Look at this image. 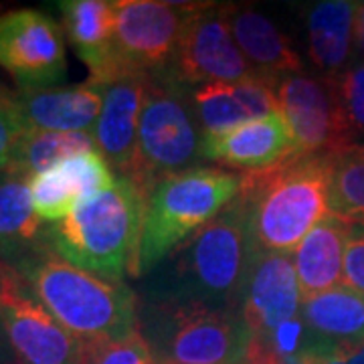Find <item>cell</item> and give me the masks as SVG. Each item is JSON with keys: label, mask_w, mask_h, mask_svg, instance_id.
<instances>
[{"label": "cell", "mask_w": 364, "mask_h": 364, "mask_svg": "<svg viewBox=\"0 0 364 364\" xmlns=\"http://www.w3.org/2000/svg\"><path fill=\"white\" fill-rule=\"evenodd\" d=\"M259 251L247 200L239 193L213 221L146 273L140 304H188L241 314Z\"/></svg>", "instance_id": "cell-1"}, {"label": "cell", "mask_w": 364, "mask_h": 364, "mask_svg": "<svg viewBox=\"0 0 364 364\" xmlns=\"http://www.w3.org/2000/svg\"><path fill=\"white\" fill-rule=\"evenodd\" d=\"M14 273L83 346L119 342L140 330V299L126 282H105L79 269L63 259L51 243Z\"/></svg>", "instance_id": "cell-2"}, {"label": "cell", "mask_w": 364, "mask_h": 364, "mask_svg": "<svg viewBox=\"0 0 364 364\" xmlns=\"http://www.w3.org/2000/svg\"><path fill=\"white\" fill-rule=\"evenodd\" d=\"M148 195L126 176L104 195L79 205L63 221L49 225L51 247L83 272L124 284L140 277V241Z\"/></svg>", "instance_id": "cell-3"}, {"label": "cell", "mask_w": 364, "mask_h": 364, "mask_svg": "<svg viewBox=\"0 0 364 364\" xmlns=\"http://www.w3.org/2000/svg\"><path fill=\"white\" fill-rule=\"evenodd\" d=\"M332 154L287 158L259 172H245L241 195L261 251L291 253L330 215Z\"/></svg>", "instance_id": "cell-4"}, {"label": "cell", "mask_w": 364, "mask_h": 364, "mask_svg": "<svg viewBox=\"0 0 364 364\" xmlns=\"http://www.w3.org/2000/svg\"><path fill=\"white\" fill-rule=\"evenodd\" d=\"M243 174L196 166L168 176L148 193L140 241V275L152 272L237 198Z\"/></svg>", "instance_id": "cell-5"}, {"label": "cell", "mask_w": 364, "mask_h": 364, "mask_svg": "<svg viewBox=\"0 0 364 364\" xmlns=\"http://www.w3.org/2000/svg\"><path fill=\"white\" fill-rule=\"evenodd\" d=\"M198 160H203V130L193 104V91L168 71L148 75L138 148L126 178L148 195L164 178L196 168Z\"/></svg>", "instance_id": "cell-6"}, {"label": "cell", "mask_w": 364, "mask_h": 364, "mask_svg": "<svg viewBox=\"0 0 364 364\" xmlns=\"http://www.w3.org/2000/svg\"><path fill=\"white\" fill-rule=\"evenodd\" d=\"M140 332L156 364H245L253 332L239 312L140 304Z\"/></svg>", "instance_id": "cell-7"}, {"label": "cell", "mask_w": 364, "mask_h": 364, "mask_svg": "<svg viewBox=\"0 0 364 364\" xmlns=\"http://www.w3.org/2000/svg\"><path fill=\"white\" fill-rule=\"evenodd\" d=\"M198 6L195 2L116 0V81L154 75L170 67L182 33Z\"/></svg>", "instance_id": "cell-8"}, {"label": "cell", "mask_w": 364, "mask_h": 364, "mask_svg": "<svg viewBox=\"0 0 364 364\" xmlns=\"http://www.w3.org/2000/svg\"><path fill=\"white\" fill-rule=\"evenodd\" d=\"M164 71L191 90L253 77L255 71L233 37L231 4H200L182 33L172 63Z\"/></svg>", "instance_id": "cell-9"}, {"label": "cell", "mask_w": 364, "mask_h": 364, "mask_svg": "<svg viewBox=\"0 0 364 364\" xmlns=\"http://www.w3.org/2000/svg\"><path fill=\"white\" fill-rule=\"evenodd\" d=\"M0 318L14 364H83L85 346L0 263Z\"/></svg>", "instance_id": "cell-10"}, {"label": "cell", "mask_w": 364, "mask_h": 364, "mask_svg": "<svg viewBox=\"0 0 364 364\" xmlns=\"http://www.w3.org/2000/svg\"><path fill=\"white\" fill-rule=\"evenodd\" d=\"M0 67L23 90L63 81L67 57L61 26L33 9L0 14Z\"/></svg>", "instance_id": "cell-11"}, {"label": "cell", "mask_w": 364, "mask_h": 364, "mask_svg": "<svg viewBox=\"0 0 364 364\" xmlns=\"http://www.w3.org/2000/svg\"><path fill=\"white\" fill-rule=\"evenodd\" d=\"M277 97L298 154H336L350 146L330 79L306 73L289 75L279 81Z\"/></svg>", "instance_id": "cell-12"}, {"label": "cell", "mask_w": 364, "mask_h": 364, "mask_svg": "<svg viewBox=\"0 0 364 364\" xmlns=\"http://www.w3.org/2000/svg\"><path fill=\"white\" fill-rule=\"evenodd\" d=\"M301 308L294 253L259 251L241 299V316L253 336L272 342L273 336L298 320Z\"/></svg>", "instance_id": "cell-13"}, {"label": "cell", "mask_w": 364, "mask_h": 364, "mask_svg": "<svg viewBox=\"0 0 364 364\" xmlns=\"http://www.w3.org/2000/svg\"><path fill=\"white\" fill-rule=\"evenodd\" d=\"M116 181L107 160L97 150H90L31 176L26 184L37 217L45 225H55L69 217L79 205L104 195Z\"/></svg>", "instance_id": "cell-14"}, {"label": "cell", "mask_w": 364, "mask_h": 364, "mask_svg": "<svg viewBox=\"0 0 364 364\" xmlns=\"http://www.w3.org/2000/svg\"><path fill=\"white\" fill-rule=\"evenodd\" d=\"M298 154L294 134L284 114L257 117L233 130L203 138V158L217 164L259 172Z\"/></svg>", "instance_id": "cell-15"}, {"label": "cell", "mask_w": 364, "mask_h": 364, "mask_svg": "<svg viewBox=\"0 0 364 364\" xmlns=\"http://www.w3.org/2000/svg\"><path fill=\"white\" fill-rule=\"evenodd\" d=\"M105 87L93 81L63 87L14 90V105L25 130L91 132L104 107Z\"/></svg>", "instance_id": "cell-16"}, {"label": "cell", "mask_w": 364, "mask_h": 364, "mask_svg": "<svg viewBox=\"0 0 364 364\" xmlns=\"http://www.w3.org/2000/svg\"><path fill=\"white\" fill-rule=\"evenodd\" d=\"M277 87V81L261 75L235 83H208L195 87L193 104L203 138L233 130L257 117L282 114Z\"/></svg>", "instance_id": "cell-17"}, {"label": "cell", "mask_w": 364, "mask_h": 364, "mask_svg": "<svg viewBox=\"0 0 364 364\" xmlns=\"http://www.w3.org/2000/svg\"><path fill=\"white\" fill-rule=\"evenodd\" d=\"M301 350L352 352L364 344V294L346 284L301 299Z\"/></svg>", "instance_id": "cell-18"}, {"label": "cell", "mask_w": 364, "mask_h": 364, "mask_svg": "<svg viewBox=\"0 0 364 364\" xmlns=\"http://www.w3.org/2000/svg\"><path fill=\"white\" fill-rule=\"evenodd\" d=\"M148 75L126 77L105 85L104 107L91 130L95 148L119 176H128L136 148Z\"/></svg>", "instance_id": "cell-19"}, {"label": "cell", "mask_w": 364, "mask_h": 364, "mask_svg": "<svg viewBox=\"0 0 364 364\" xmlns=\"http://www.w3.org/2000/svg\"><path fill=\"white\" fill-rule=\"evenodd\" d=\"M63 28L77 57L90 69V81L109 85L116 81L114 63V0H65L59 2Z\"/></svg>", "instance_id": "cell-20"}, {"label": "cell", "mask_w": 364, "mask_h": 364, "mask_svg": "<svg viewBox=\"0 0 364 364\" xmlns=\"http://www.w3.org/2000/svg\"><path fill=\"white\" fill-rule=\"evenodd\" d=\"M352 229L334 215H328L294 249L301 299L344 286V259Z\"/></svg>", "instance_id": "cell-21"}, {"label": "cell", "mask_w": 364, "mask_h": 364, "mask_svg": "<svg viewBox=\"0 0 364 364\" xmlns=\"http://www.w3.org/2000/svg\"><path fill=\"white\" fill-rule=\"evenodd\" d=\"M49 245V225L33 208L25 178L0 174V263L14 272Z\"/></svg>", "instance_id": "cell-22"}, {"label": "cell", "mask_w": 364, "mask_h": 364, "mask_svg": "<svg viewBox=\"0 0 364 364\" xmlns=\"http://www.w3.org/2000/svg\"><path fill=\"white\" fill-rule=\"evenodd\" d=\"M231 28L255 75L279 83L289 75L301 73L299 55L267 16L247 6L231 4Z\"/></svg>", "instance_id": "cell-23"}, {"label": "cell", "mask_w": 364, "mask_h": 364, "mask_svg": "<svg viewBox=\"0 0 364 364\" xmlns=\"http://www.w3.org/2000/svg\"><path fill=\"white\" fill-rule=\"evenodd\" d=\"M358 2L324 0L308 13L310 59L324 79L340 77L350 65Z\"/></svg>", "instance_id": "cell-24"}, {"label": "cell", "mask_w": 364, "mask_h": 364, "mask_svg": "<svg viewBox=\"0 0 364 364\" xmlns=\"http://www.w3.org/2000/svg\"><path fill=\"white\" fill-rule=\"evenodd\" d=\"M95 148L91 132L26 130L14 150L13 162L4 174L28 181L31 176Z\"/></svg>", "instance_id": "cell-25"}, {"label": "cell", "mask_w": 364, "mask_h": 364, "mask_svg": "<svg viewBox=\"0 0 364 364\" xmlns=\"http://www.w3.org/2000/svg\"><path fill=\"white\" fill-rule=\"evenodd\" d=\"M330 215L364 233V146H348L332 154Z\"/></svg>", "instance_id": "cell-26"}, {"label": "cell", "mask_w": 364, "mask_h": 364, "mask_svg": "<svg viewBox=\"0 0 364 364\" xmlns=\"http://www.w3.org/2000/svg\"><path fill=\"white\" fill-rule=\"evenodd\" d=\"M340 116L350 146L364 140V59L352 61L340 77L332 79Z\"/></svg>", "instance_id": "cell-27"}, {"label": "cell", "mask_w": 364, "mask_h": 364, "mask_svg": "<svg viewBox=\"0 0 364 364\" xmlns=\"http://www.w3.org/2000/svg\"><path fill=\"white\" fill-rule=\"evenodd\" d=\"M83 364H154L152 348L138 330L130 338L85 346Z\"/></svg>", "instance_id": "cell-28"}, {"label": "cell", "mask_w": 364, "mask_h": 364, "mask_svg": "<svg viewBox=\"0 0 364 364\" xmlns=\"http://www.w3.org/2000/svg\"><path fill=\"white\" fill-rule=\"evenodd\" d=\"M25 132L14 105V90L0 85V174H4L11 166L14 150Z\"/></svg>", "instance_id": "cell-29"}, {"label": "cell", "mask_w": 364, "mask_h": 364, "mask_svg": "<svg viewBox=\"0 0 364 364\" xmlns=\"http://www.w3.org/2000/svg\"><path fill=\"white\" fill-rule=\"evenodd\" d=\"M344 284L364 294V233H352L344 259Z\"/></svg>", "instance_id": "cell-30"}, {"label": "cell", "mask_w": 364, "mask_h": 364, "mask_svg": "<svg viewBox=\"0 0 364 364\" xmlns=\"http://www.w3.org/2000/svg\"><path fill=\"white\" fill-rule=\"evenodd\" d=\"M245 364H284V360H282V356L275 352V348H273L269 342H265V340L255 336L251 348H249Z\"/></svg>", "instance_id": "cell-31"}, {"label": "cell", "mask_w": 364, "mask_h": 364, "mask_svg": "<svg viewBox=\"0 0 364 364\" xmlns=\"http://www.w3.org/2000/svg\"><path fill=\"white\" fill-rule=\"evenodd\" d=\"M326 356L328 354L318 350H299L294 356H287L282 360H284V364H324Z\"/></svg>", "instance_id": "cell-32"}, {"label": "cell", "mask_w": 364, "mask_h": 364, "mask_svg": "<svg viewBox=\"0 0 364 364\" xmlns=\"http://www.w3.org/2000/svg\"><path fill=\"white\" fill-rule=\"evenodd\" d=\"M354 41L364 53V2H358V11H356V26H354Z\"/></svg>", "instance_id": "cell-33"}, {"label": "cell", "mask_w": 364, "mask_h": 364, "mask_svg": "<svg viewBox=\"0 0 364 364\" xmlns=\"http://www.w3.org/2000/svg\"><path fill=\"white\" fill-rule=\"evenodd\" d=\"M11 360H13V352H11L6 332H4V324H2V318H0V364H9Z\"/></svg>", "instance_id": "cell-34"}, {"label": "cell", "mask_w": 364, "mask_h": 364, "mask_svg": "<svg viewBox=\"0 0 364 364\" xmlns=\"http://www.w3.org/2000/svg\"><path fill=\"white\" fill-rule=\"evenodd\" d=\"M348 354L350 352H332L326 356L324 364H348Z\"/></svg>", "instance_id": "cell-35"}, {"label": "cell", "mask_w": 364, "mask_h": 364, "mask_svg": "<svg viewBox=\"0 0 364 364\" xmlns=\"http://www.w3.org/2000/svg\"><path fill=\"white\" fill-rule=\"evenodd\" d=\"M348 364H364V344L348 354Z\"/></svg>", "instance_id": "cell-36"}, {"label": "cell", "mask_w": 364, "mask_h": 364, "mask_svg": "<svg viewBox=\"0 0 364 364\" xmlns=\"http://www.w3.org/2000/svg\"><path fill=\"white\" fill-rule=\"evenodd\" d=\"M360 146H364V144H360Z\"/></svg>", "instance_id": "cell-37"}]
</instances>
